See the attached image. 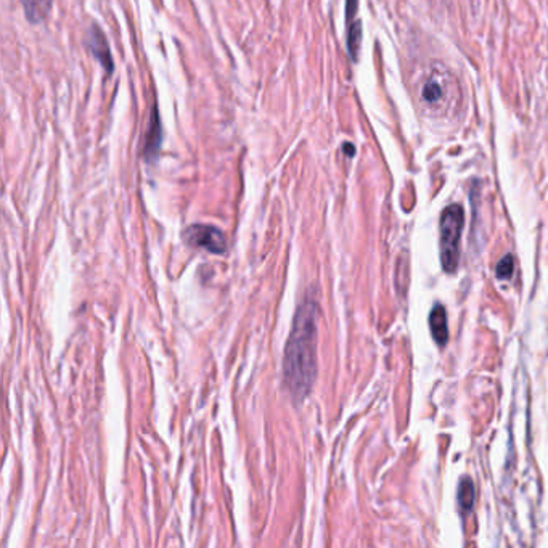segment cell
Instances as JSON below:
<instances>
[{"label":"cell","instance_id":"10","mask_svg":"<svg viewBox=\"0 0 548 548\" xmlns=\"http://www.w3.org/2000/svg\"><path fill=\"white\" fill-rule=\"evenodd\" d=\"M361 41H362L361 21H356L354 24H351L348 31V50L351 53V58L354 61L357 60L358 48H361Z\"/></svg>","mask_w":548,"mask_h":548},{"label":"cell","instance_id":"12","mask_svg":"<svg viewBox=\"0 0 548 548\" xmlns=\"http://www.w3.org/2000/svg\"><path fill=\"white\" fill-rule=\"evenodd\" d=\"M358 0H346V20L351 21L357 14Z\"/></svg>","mask_w":548,"mask_h":548},{"label":"cell","instance_id":"2","mask_svg":"<svg viewBox=\"0 0 548 548\" xmlns=\"http://www.w3.org/2000/svg\"><path fill=\"white\" fill-rule=\"evenodd\" d=\"M463 225V207L458 205L447 206L440 216V264L447 274H453L458 267Z\"/></svg>","mask_w":548,"mask_h":548},{"label":"cell","instance_id":"9","mask_svg":"<svg viewBox=\"0 0 548 548\" xmlns=\"http://www.w3.org/2000/svg\"><path fill=\"white\" fill-rule=\"evenodd\" d=\"M475 497H476V490H475V484L470 477H463L458 484V507L460 512L463 515L470 513L471 508L475 505Z\"/></svg>","mask_w":548,"mask_h":548},{"label":"cell","instance_id":"1","mask_svg":"<svg viewBox=\"0 0 548 548\" xmlns=\"http://www.w3.org/2000/svg\"><path fill=\"white\" fill-rule=\"evenodd\" d=\"M317 302L307 298L302 301L294 316L293 331L285 348L283 376L294 399H304L311 393L316 378V333Z\"/></svg>","mask_w":548,"mask_h":548},{"label":"cell","instance_id":"4","mask_svg":"<svg viewBox=\"0 0 548 548\" xmlns=\"http://www.w3.org/2000/svg\"><path fill=\"white\" fill-rule=\"evenodd\" d=\"M86 47L93 55V58L105 68V71L111 74L115 69V61H113L108 41L98 26H92L87 31Z\"/></svg>","mask_w":548,"mask_h":548},{"label":"cell","instance_id":"7","mask_svg":"<svg viewBox=\"0 0 548 548\" xmlns=\"http://www.w3.org/2000/svg\"><path fill=\"white\" fill-rule=\"evenodd\" d=\"M445 97V84L444 78L440 76L438 78L436 74L430 76L426 79V83L421 87V98L428 105H439Z\"/></svg>","mask_w":548,"mask_h":548},{"label":"cell","instance_id":"6","mask_svg":"<svg viewBox=\"0 0 548 548\" xmlns=\"http://www.w3.org/2000/svg\"><path fill=\"white\" fill-rule=\"evenodd\" d=\"M430 326H431V335L433 339L438 343V346L447 344L449 341V326H447V312L443 304H438L433 307L430 314Z\"/></svg>","mask_w":548,"mask_h":548},{"label":"cell","instance_id":"5","mask_svg":"<svg viewBox=\"0 0 548 548\" xmlns=\"http://www.w3.org/2000/svg\"><path fill=\"white\" fill-rule=\"evenodd\" d=\"M162 143V128H161V119L160 113L156 106L151 110V118L148 124V130L145 134V143H143V158L147 161L156 160V156L160 153Z\"/></svg>","mask_w":548,"mask_h":548},{"label":"cell","instance_id":"8","mask_svg":"<svg viewBox=\"0 0 548 548\" xmlns=\"http://www.w3.org/2000/svg\"><path fill=\"white\" fill-rule=\"evenodd\" d=\"M21 5L28 21L33 24H39L48 16L50 10H52L53 0H21Z\"/></svg>","mask_w":548,"mask_h":548},{"label":"cell","instance_id":"3","mask_svg":"<svg viewBox=\"0 0 548 548\" xmlns=\"http://www.w3.org/2000/svg\"><path fill=\"white\" fill-rule=\"evenodd\" d=\"M184 238L190 247L205 248L214 254H222L227 248L224 233L212 225H190L184 232Z\"/></svg>","mask_w":548,"mask_h":548},{"label":"cell","instance_id":"13","mask_svg":"<svg viewBox=\"0 0 548 548\" xmlns=\"http://www.w3.org/2000/svg\"><path fill=\"white\" fill-rule=\"evenodd\" d=\"M344 151H346V153H348L349 156H354V153H356L354 147H352V145H349V143H346V145H344Z\"/></svg>","mask_w":548,"mask_h":548},{"label":"cell","instance_id":"11","mask_svg":"<svg viewBox=\"0 0 548 548\" xmlns=\"http://www.w3.org/2000/svg\"><path fill=\"white\" fill-rule=\"evenodd\" d=\"M513 270H515V259L512 254L503 256L499 261V264H497V276H499L500 280L512 279Z\"/></svg>","mask_w":548,"mask_h":548}]
</instances>
